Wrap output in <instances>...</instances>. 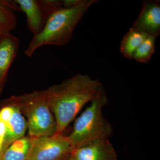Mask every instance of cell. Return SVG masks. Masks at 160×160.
<instances>
[{
	"instance_id": "cell-4",
	"label": "cell",
	"mask_w": 160,
	"mask_h": 160,
	"mask_svg": "<svg viewBox=\"0 0 160 160\" xmlns=\"http://www.w3.org/2000/svg\"><path fill=\"white\" fill-rule=\"evenodd\" d=\"M5 100L27 118L29 137L34 138L55 134L56 122L49 106L46 90L12 96Z\"/></svg>"
},
{
	"instance_id": "cell-3",
	"label": "cell",
	"mask_w": 160,
	"mask_h": 160,
	"mask_svg": "<svg viewBox=\"0 0 160 160\" xmlns=\"http://www.w3.org/2000/svg\"><path fill=\"white\" fill-rule=\"evenodd\" d=\"M91 102L75 120L72 131L67 136L72 150L97 141L109 139L112 134V127L102 111L108 102L104 88Z\"/></svg>"
},
{
	"instance_id": "cell-6",
	"label": "cell",
	"mask_w": 160,
	"mask_h": 160,
	"mask_svg": "<svg viewBox=\"0 0 160 160\" xmlns=\"http://www.w3.org/2000/svg\"><path fill=\"white\" fill-rule=\"evenodd\" d=\"M72 150L68 138L63 134L32 138L27 160H58Z\"/></svg>"
},
{
	"instance_id": "cell-7",
	"label": "cell",
	"mask_w": 160,
	"mask_h": 160,
	"mask_svg": "<svg viewBox=\"0 0 160 160\" xmlns=\"http://www.w3.org/2000/svg\"><path fill=\"white\" fill-rule=\"evenodd\" d=\"M132 28L157 37L160 33V1H144L142 10Z\"/></svg>"
},
{
	"instance_id": "cell-5",
	"label": "cell",
	"mask_w": 160,
	"mask_h": 160,
	"mask_svg": "<svg viewBox=\"0 0 160 160\" xmlns=\"http://www.w3.org/2000/svg\"><path fill=\"white\" fill-rule=\"evenodd\" d=\"M20 11L26 14L29 30L34 36L42 31L52 13L63 8L59 0H15Z\"/></svg>"
},
{
	"instance_id": "cell-12",
	"label": "cell",
	"mask_w": 160,
	"mask_h": 160,
	"mask_svg": "<svg viewBox=\"0 0 160 160\" xmlns=\"http://www.w3.org/2000/svg\"><path fill=\"white\" fill-rule=\"evenodd\" d=\"M148 36L131 27L122 40L120 48L121 53L126 58L132 60L134 52Z\"/></svg>"
},
{
	"instance_id": "cell-1",
	"label": "cell",
	"mask_w": 160,
	"mask_h": 160,
	"mask_svg": "<svg viewBox=\"0 0 160 160\" xmlns=\"http://www.w3.org/2000/svg\"><path fill=\"white\" fill-rule=\"evenodd\" d=\"M103 88L99 80L92 79L88 75L77 74L46 89L56 122L55 134H62L83 106L97 97Z\"/></svg>"
},
{
	"instance_id": "cell-17",
	"label": "cell",
	"mask_w": 160,
	"mask_h": 160,
	"mask_svg": "<svg viewBox=\"0 0 160 160\" xmlns=\"http://www.w3.org/2000/svg\"><path fill=\"white\" fill-rule=\"evenodd\" d=\"M11 31L10 29H8L7 27L0 25V37L4 35L9 33Z\"/></svg>"
},
{
	"instance_id": "cell-15",
	"label": "cell",
	"mask_w": 160,
	"mask_h": 160,
	"mask_svg": "<svg viewBox=\"0 0 160 160\" xmlns=\"http://www.w3.org/2000/svg\"><path fill=\"white\" fill-rule=\"evenodd\" d=\"M12 110V106L4 100L2 102L0 109V160L2 159L3 153V144L6 134V123L11 116Z\"/></svg>"
},
{
	"instance_id": "cell-2",
	"label": "cell",
	"mask_w": 160,
	"mask_h": 160,
	"mask_svg": "<svg viewBox=\"0 0 160 160\" xmlns=\"http://www.w3.org/2000/svg\"><path fill=\"white\" fill-rule=\"evenodd\" d=\"M97 0H84L82 4L70 8H61L49 17L42 31L34 36L25 51L32 56L37 49L46 45L63 46L71 40L76 27L89 7Z\"/></svg>"
},
{
	"instance_id": "cell-8",
	"label": "cell",
	"mask_w": 160,
	"mask_h": 160,
	"mask_svg": "<svg viewBox=\"0 0 160 160\" xmlns=\"http://www.w3.org/2000/svg\"><path fill=\"white\" fill-rule=\"evenodd\" d=\"M71 154L76 160H118L116 152L109 139L73 149Z\"/></svg>"
},
{
	"instance_id": "cell-9",
	"label": "cell",
	"mask_w": 160,
	"mask_h": 160,
	"mask_svg": "<svg viewBox=\"0 0 160 160\" xmlns=\"http://www.w3.org/2000/svg\"><path fill=\"white\" fill-rule=\"evenodd\" d=\"M19 47L18 38L10 32L0 37V91L6 82L12 63Z\"/></svg>"
},
{
	"instance_id": "cell-14",
	"label": "cell",
	"mask_w": 160,
	"mask_h": 160,
	"mask_svg": "<svg viewBox=\"0 0 160 160\" xmlns=\"http://www.w3.org/2000/svg\"><path fill=\"white\" fill-rule=\"evenodd\" d=\"M156 38L152 36L148 35L134 52L133 59L139 63L149 62L155 51Z\"/></svg>"
},
{
	"instance_id": "cell-16",
	"label": "cell",
	"mask_w": 160,
	"mask_h": 160,
	"mask_svg": "<svg viewBox=\"0 0 160 160\" xmlns=\"http://www.w3.org/2000/svg\"><path fill=\"white\" fill-rule=\"evenodd\" d=\"M63 7L70 8L77 6L84 2V0H63Z\"/></svg>"
},
{
	"instance_id": "cell-19",
	"label": "cell",
	"mask_w": 160,
	"mask_h": 160,
	"mask_svg": "<svg viewBox=\"0 0 160 160\" xmlns=\"http://www.w3.org/2000/svg\"><path fill=\"white\" fill-rule=\"evenodd\" d=\"M67 160H76L75 159L74 157L71 154H70V155L69 156V158H68V159Z\"/></svg>"
},
{
	"instance_id": "cell-13",
	"label": "cell",
	"mask_w": 160,
	"mask_h": 160,
	"mask_svg": "<svg viewBox=\"0 0 160 160\" xmlns=\"http://www.w3.org/2000/svg\"><path fill=\"white\" fill-rule=\"evenodd\" d=\"M20 11L15 1L0 0V25L11 31L16 27L17 18L15 12Z\"/></svg>"
},
{
	"instance_id": "cell-20",
	"label": "cell",
	"mask_w": 160,
	"mask_h": 160,
	"mask_svg": "<svg viewBox=\"0 0 160 160\" xmlns=\"http://www.w3.org/2000/svg\"><path fill=\"white\" fill-rule=\"evenodd\" d=\"M1 91H0V94H1Z\"/></svg>"
},
{
	"instance_id": "cell-18",
	"label": "cell",
	"mask_w": 160,
	"mask_h": 160,
	"mask_svg": "<svg viewBox=\"0 0 160 160\" xmlns=\"http://www.w3.org/2000/svg\"><path fill=\"white\" fill-rule=\"evenodd\" d=\"M70 154H71V153H70ZM70 154L65 156L61 158L60 159L58 160H67L68 159V158H69V156L70 155Z\"/></svg>"
},
{
	"instance_id": "cell-10",
	"label": "cell",
	"mask_w": 160,
	"mask_h": 160,
	"mask_svg": "<svg viewBox=\"0 0 160 160\" xmlns=\"http://www.w3.org/2000/svg\"><path fill=\"white\" fill-rule=\"evenodd\" d=\"M11 106H12V112L6 123L3 152L12 143L25 136L26 132L28 130L27 121L24 116L17 108Z\"/></svg>"
},
{
	"instance_id": "cell-11",
	"label": "cell",
	"mask_w": 160,
	"mask_h": 160,
	"mask_svg": "<svg viewBox=\"0 0 160 160\" xmlns=\"http://www.w3.org/2000/svg\"><path fill=\"white\" fill-rule=\"evenodd\" d=\"M32 138L29 135L12 143L4 151L1 160H27Z\"/></svg>"
}]
</instances>
